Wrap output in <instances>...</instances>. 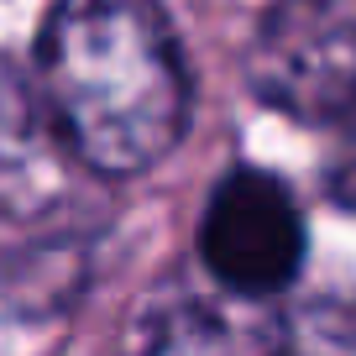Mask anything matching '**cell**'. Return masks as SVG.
<instances>
[{
	"instance_id": "cell-1",
	"label": "cell",
	"mask_w": 356,
	"mask_h": 356,
	"mask_svg": "<svg viewBox=\"0 0 356 356\" xmlns=\"http://www.w3.org/2000/svg\"><path fill=\"white\" fill-rule=\"evenodd\" d=\"M37 89L79 168L105 178L163 163L189 131V63L157 0H58Z\"/></svg>"
},
{
	"instance_id": "cell-2",
	"label": "cell",
	"mask_w": 356,
	"mask_h": 356,
	"mask_svg": "<svg viewBox=\"0 0 356 356\" xmlns=\"http://www.w3.org/2000/svg\"><path fill=\"white\" fill-rule=\"evenodd\" d=\"M246 79L309 126L356 115V0H273L246 47Z\"/></svg>"
},
{
	"instance_id": "cell-3",
	"label": "cell",
	"mask_w": 356,
	"mask_h": 356,
	"mask_svg": "<svg viewBox=\"0 0 356 356\" xmlns=\"http://www.w3.org/2000/svg\"><path fill=\"white\" fill-rule=\"evenodd\" d=\"M200 257L236 299H273L304 267V215L289 184L262 168H236L215 184L200 220Z\"/></svg>"
},
{
	"instance_id": "cell-4",
	"label": "cell",
	"mask_w": 356,
	"mask_h": 356,
	"mask_svg": "<svg viewBox=\"0 0 356 356\" xmlns=\"http://www.w3.org/2000/svg\"><path fill=\"white\" fill-rule=\"evenodd\" d=\"M79 157L68 152L42 89L0 58V215L37 220L68 194Z\"/></svg>"
},
{
	"instance_id": "cell-5",
	"label": "cell",
	"mask_w": 356,
	"mask_h": 356,
	"mask_svg": "<svg viewBox=\"0 0 356 356\" xmlns=\"http://www.w3.org/2000/svg\"><path fill=\"white\" fill-rule=\"evenodd\" d=\"M257 299L168 293L136 325V356H273L283 320L252 309Z\"/></svg>"
},
{
	"instance_id": "cell-6",
	"label": "cell",
	"mask_w": 356,
	"mask_h": 356,
	"mask_svg": "<svg viewBox=\"0 0 356 356\" xmlns=\"http://www.w3.org/2000/svg\"><path fill=\"white\" fill-rule=\"evenodd\" d=\"M273 356H356V304L351 299H320L289 314L278 330Z\"/></svg>"
},
{
	"instance_id": "cell-7",
	"label": "cell",
	"mask_w": 356,
	"mask_h": 356,
	"mask_svg": "<svg viewBox=\"0 0 356 356\" xmlns=\"http://www.w3.org/2000/svg\"><path fill=\"white\" fill-rule=\"evenodd\" d=\"M325 194L346 210H356V115L335 126V147L325 157Z\"/></svg>"
}]
</instances>
